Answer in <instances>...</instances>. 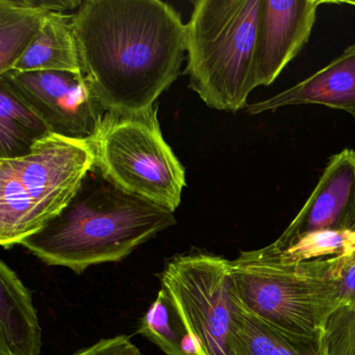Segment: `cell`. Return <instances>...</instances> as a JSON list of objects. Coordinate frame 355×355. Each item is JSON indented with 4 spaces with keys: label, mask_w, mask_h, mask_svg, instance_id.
Segmentation results:
<instances>
[{
    "label": "cell",
    "mask_w": 355,
    "mask_h": 355,
    "mask_svg": "<svg viewBox=\"0 0 355 355\" xmlns=\"http://www.w3.org/2000/svg\"><path fill=\"white\" fill-rule=\"evenodd\" d=\"M326 355H355V306H340L326 322L323 334Z\"/></svg>",
    "instance_id": "cell-19"
},
{
    "label": "cell",
    "mask_w": 355,
    "mask_h": 355,
    "mask_svg": "<svg viewBox=\"0 0 355 355\" xmlns=\"http://www.w3.org/2000/svg\"><path fill=\"white\" fill-rule=\"evenodd\" d=\"M92 144L51 134L26 157L0 159V245L10 249L69 205L94 168Z\"/></svg>",
    "instance_id": "cell-4"
},
{
    "label": "cell",
    "mask_w": 355,
    "mask_h": 355,
    "mask_svg": "<svg viewBox=\"0 0 355 355\" xmlns=\"http://www.w3.org/2000/svg\"><path fill=\"white\" fill-rule=\"evenodd\" d=\"M320 105L350 114L355 120V44L302 82L270 98L247 105L249 115L291 105Z\"/></svg>",
    "instance_id": "cell-11"
},
{
    "label": "cell",
    "mask_w": 355,
    "mask_h": 355,
    "mask_svg": "<svg viewBox=\"0 0 355 355\" xmlns=\"http://www.w3.org/2000/svg\"><path fill=\"white\" fill-rule=\"evenodd\" d=\"M80 70L105 112L140 113L178 80L186 24L161 0H85L73 14Z\"/></svg>",
    "instance_id": "cell-1"
},
{
    "label": "cell",
    "mask_w": 355,
    "mask_h": 355,
    "mask_svg": "<svg viewBox=\"0 0 355 355\" xmlns=\"http://www.w3.org/2000/svg\"><path fill=\"white\" fill-rule=\"evenodd\" d=\"M340 3H347V5L354 6L355 7V0L354 1H342Z\"/></svg>",
    "instance_id": "cell-22"
},
{
    "label": "cell",
    "mask_w": 355,
    "mask_h": 355,
    "mask_svg": "<svg viewBox=\"0 0 355 355\" xmlns=\"http://www.w3.org/2000/svg\"><path fill=\"white\" fill-rule=\"evenodd\" d=\"M261 0H197L186 24L192 89L211 109H246L253 82Z\"/></svg>",
    "instance_id": "cell-3"
},
{
    "label": "cell",
    "mask_w": 355,
    "mask_h": 355,
    "mask_svg": "<svg viewBox=\"0 0 355 355\" xmlns=\"http://www.w3.org/2000/svg\"><path fill=\"white\" fill-rule=\"evenodd\" d=\"M157 111L155 105L140 113L107 112L91 142L95 168L124 192L175 213L186 170L164 139Z\"/></svg>",
    "instance_id": "cell-6"
},
{
    "label": "cell",
    "mask_w": 355,
    "mask_h": 355,
    "mask_svg": "<svg viewBox=\"0 0 355 355\" xmlns=\"http://www.w3.org/2000/svg\"><path fill=\"white\" fill-rule=\"evenodd\" d=\"M230 261L205 252L178 254L159 274L199 355H230Z\"/></svg>",
    "instance_id": "cell-7"
},
{
    "label": "cell",
    "mask_w": 355,
    "mask_h": 355,
    "mask_svg": "<svg viewBox=\"0 0 355 355\" xmlns=\"http://www.w3.org/2000/svg\"><path fill=\"white\" fill-rule=\"evenodd\" d=\"M42 328L33 292L0 261V355H39Z\"/></svg>",
    "instance_id": "cell-12"
},
{
    "label": "cell",
    "mask_w": 355,
    "mask_h": 355,
    "mask_svg": "<svg viewBox=\"0 0 355 355\" xmlns=\"http://www.w3.org/2000/svg\"><path fill=\"white\" fill-rule=\"evenodd\" d=\"M78 0H0V74L13 68L51 13L78 10Z\"/></svg>",
    "instance_id": "cell-14"
},
{
    "label": "cell",
    "mask_w": 355,
    "mask_h": 355,
    "mask_svg": "<svg viewBox=\"0 0 355 355\" xmlns=\"http://www.w3.org/2000/svg\"><path fill=\"white\" fill-rule=\"evenodd\" d=\"M332 275L340 306H355V250L345 257H336Z\"/></svg>",
    "instance_id": "cell-20"
},
{
    "label": "cell",
    "mask_w": 355,
    "mask_h": 355,
    "mask_svg": "<svg viewBox=\"0 0 355 355\" xmlns=\"http://www.w3.org/2000/svg\"><path fill=\"white\" fill-rule=\"evenodd\" d=\"M51 135L44 121L0 83V159L26 157Z\"/></svg>",
    "instance_id": "cell-16"
},
{
    "label": "cell",
    "mask_w": 355,
    "mask_h": 355,
    "mask_svg": "<svg viewBox=\"0 0 355 355\" xmlns=\"http://www.w3.org/2000/svg\"><path fill=\"white\" fill-rule=\"evenodd\" d=\"M12 69L20 72H82L73 15L49 14L34 40Z\"/></svg>",
    "instance_id": "cell-15"
},
{
    "label": "cell",
    "mask_w": 355,
    "mask_h": 355,
    "mask_svg": "<svg viewBox=\"0 0 355 355\" xmlns=\"http://www.w3.org/2000/svg\"><path fill=\"white\" fill-rule=\"evenodd\" d=\"M138 332L166 355H199L178 307L163 286L140 320Z\"/></svg>",
    "instance_id": "cell-18"
},
{
    "label": "cell",
    "mask_w": 355,
    "mask_h": 355,
    "mask_svg": "<svg viewBox=\"0 0 355 355\" xmlns=\"http://www.w3.org/2000/svg\"><path fill=\"white\" fill-rule=\"evenodd\" d=\"M355 232V151L332 155L317 186L279 240L309 232Z\"/></svg>",
    "instance_id": "cell-10"
},
{
    "label": "cell",
    "mask_w": 355,
    "mask_h": 355,
    "mask_svg": "<svg viewBox=\"0 0 355 355\" xmlns=\"http://www.w3.org/2000/svg\"><path fill=\"white\" fill-rule=\"evenodd\" d=\"M0 83L49 126L51 134L92 142L107 112L97 101L82 72L9 70Z\"/></svg>",
    "instance_id": "cell-8"
},
{
    "label": "cell",
    "mask_w": 355,
    "mask_h": 355,
    "mask_svg": "<svg viewBox=\"0 0 355 355\" xmlns=\"http://www.w3.org/2000/svg\"><path fill=\"white\" fill-rule=\"evenodd\" d=\"M72 355H143L140 349L128 336H117L103 338L88 348L82 349Z\"/></svg>",
    "instance_id": "cell-21"
},
{
    "label": "cell",
    "mask_w": 355,
    "mask_h": 355,
    "mask_svg": "<svg viewBox=\"0 0 355 355\" xmlns=\"http://www.w3.org/2000/svg\"><path fill=\"white\" fill-rule=\"evenodd\" d=\"M321 0H261L253 65L255 88L273 84L304 47Z\"/></svg>",
    "instance_id": "cell-9"
},
{
    "label": "cell",
    "mask_w": 355,
    "mask_h": 355,
    "mask_svg": "<svg viewBox=\"0 0 355 355\" xmlns=\"http://www.w3.org/2000/svg\"><path fill=\"white\" fill-rule=\"evenodd\" d=\"M336 257L284 263L243 251L230 261V293L270 323L307 336H322L340 307L334 280Z\"/></svg>",
    "instance_id": "cell-5"
},
{
    "label": "cell",
    "mask_w": 355,
    "mask_h": 355,
    "mask_svg": "<svg viewBox=\"0 0 355 355\" xmlns=\"http://www.w3.org/2000/svg\"><path fill=\"white\" fill-rule=\"evenodd\" d=\"M355 250V232H309L288 240L274 241L257 249L259 257L284 263H298L317 259L340 257Z\"/></svg>",
    "instance_id": "cell-17"
},
{
    "label": "cell",
    "mask_w": 355,
    "mask_h": 355,
    "mask_svg": "<svg viewBox=\"0 0 355 355\" xmlns=\"http://www.w3.org/2000/svg\"><path fill=\"white\" fill-rule=\"evenodd\" d=\"M175 224L171 211L124 192L94 165L64 211L20 246L45 265L80 274L121 261Z\"/></svg>",
    "instance_id": "cell-2"
},
{
    "label": "cell",
    "mask_w": 355,
    "mask_h": 355,
    "mask_svg": "<svg viewBox=\"0 0 355 355\" xmlns=\"http://www.w3.org/2000/svg\"><path fill=\"white\" fill-rule=\"evenodd\" d=\"M232 300L230 355H326L322 336L286 331L249 311L232 295Z\"/></svg>",
    "instance_id": "cell-13"
}]
</instances>
